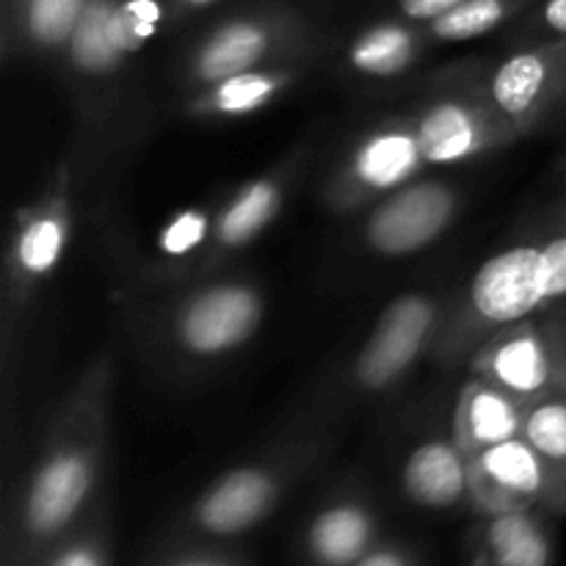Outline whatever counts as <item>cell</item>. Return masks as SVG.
<instances>
[{
    "instance_id": "6da1fadb",
    "label": "cell",
    "mask_w": 566,
    "mask_h": 566,
    "mask_svg": "<svg viewBox=\"0 0 566 566\" xmlns=\"http://www.w3.org/2000/svg\"><path fill=\"white\" fill-rule=\"evenodd\" d=\"M169 28L166 0H88L53 61L75 114L72 155L81 175L130 153L147 130L142 55Z\"/></svg>"
},
{
    "instance_id": "30bf717a",
    "label": "cell",
    "mask_w": 566,
    "mask_h": 566,
    "mask_svg": "<svg viewBox=\"0 0 566 566\" xmlns=\"http://www.w3.org/2000/svg\"><path fill=\"white\" fill-rule=\"evenodd\" d=\"M310 158H313V147H307V144L293 147L269 169L258 171L254 177H247L243 182L232 186L230 191L219 193L213 199L208 243L166 285L230 271L232 260L247 252L249 247H254L280 219L285 205L291 202L293 191H296L298 180H302L304 169H307Z\"/></svg>"
},
{
    "instance_id": "44dd1931",
    "label": "cell",
    "mask_w": 566,
    "mask_h": 566,
    "mask_svg": "<svg viewBox=\"0 0 566 566\" xmlns=\"http://www.w3.org/2000/svg\"><path fill=\"white\" fill-rule=\"evenodd\" d=\"M376 514L363 497H335L313 514L304 547L318 566H354L374 551Z\"/></svg>"
},
{
    "instance_id": "4316f807",
    "label": "cell",
    "mask_w": 566,
    "mask_h": 566,
    "mask_svg": "<svg viewBox=\"0 0 566 566\" xmlns=\"http://www.w3.org/2000/svg\"><path fill=\"white\" fill-rule=\"evenodd\" d=\"M50 566H105V558L97 542L77 536V539L61 545V551L55 553Z\"/></svg>"
},
{
    "instance_id": "8992f818",
    "label": "cell",
    "mask_w": 566,
    "mask_h": 566,
    "mask_svg": "<svg viewBox=\"0 0 566 566\" xmlns=\"http://www.w3.org/2000/svg\"><path fill=\"white\" fill-rule=\"evenodd\" d=\"M451 293L407 291L390 298L363 337L357 352L337 368L329 385L315 396L304 420L329 426L348 409L374 407L398 390L429 354L446 324Z\"/></svg>"
},
{
    "instance_id": "9a60e30c",
    "label": "cell",
    "mask_w": 566,
    "mask_h": 566,
    "mask_svg": "<svg viewBox=\"0 0 566 566\" xmlns=\"http://www.w3.org/2000/svg\"><path fill=\"white\" fill-rule=\"evenodd\" d=\"M470 503L484 514L523 512L536 503L562 506V492L539 453L523 440L501 442L468 459Z\"/></svg>"
},
{
    "instance_id": "7402d4cb",
    "label": "cell",
    "mask_w": 566,
    "mask_h": 566,
    "mask_svg": "<svg viewBox=\"0 0 566 566\" xmlns=\"http://www.w3.org/2000/svg\"><path fill=\"white\" fill-rule=\"evenodd\" d=\"M481 542L490 566H551V539L531 509L486 514Z\"/></svg>"
},
{
    "instance_id": "484cf974",
    "label": "cell",
    "mask_w": 566,
    "mask_h": 566,
    "mask_svg": "<svg viewBox=\"0 0 566 566\" xmlns=\"http://www.w3.org/2000/svg\"><path fill=\"white\" fill-rule=\"evenodd\" d=\"M464 0H390L392 17H401V20L409 22H429L434 17L446 14V11L457 9Z\"/></svg>"
},
{
    "instance_id": "f546056e",
    "label": "cell",
    "mask_w": 566,
    "mask_h": 566,
    "mask_svg": "<svg viewBox=\"0 0 566 566\" xmlns=\"http://www.w3.org/2000/svg\"><path fill=\"white\" fill-rule=\"evenodd\" d=\"M169 566H232V564L221 562V558H213V556H182L177 558V562H171Z\"/></svg>"
},
{
    "instance_id": "3957f363",
    "label": "cell",
    "mask_w": 566,
    "mask_h": 566,
    "mask_svg": "<svg viewBox=\"0 0 566 566\" xmlns=\"http://www.w3.org/2000/svg\"><path fill=\"white\" fill-rule=\"evenodd\" d=\"M130 315L144 354L171 374L219 368L263 329L269 296L258 276L221 274L155 287Z\"/></svg>"
},
{
    "instance_id": "2e32d148",
    "label": "cell",
    "mask_w": 566,
    "mask_h": 566,
    "mask_svg": "<svg viewBox=\"0 0 566 566\" xmlns=\"http://www.w3.org/2000/svg\"><path fill=\"white\" fill-rule=\"evenodd\" d=\"M315 61H282L221 77L182 94V114L193 122H241L280 103L310 75Z\"/></svg>"
},
{
    "instance_id": "4fadbf2b",
    "label": "cell",
    "mask_w": 566,
    "mask_h": 566,
    "mask_svg": "<svg viewBox=\"0 0 566 566\" xmlns=\"http://www.w3.org/2000/svg\"><path fill=\"white\" fill-rule=\"evenodd\" d=\"M407 111L418 127L431 171L459 169L520 142L517 130L509 127L468 83L459 81L453 66L442 72L431 92L415 99Z\"/></svg>"
},
{
    "instance_id": "7c38bea8",
    "label": "cell",
    "mask_w": 566,
    "mask_h": 566,
    "mask_svg": "<svg viewBox=\"0 0 566 566\" xmlns=\"http://www.w3.org/2000/svg\"><path fill=\"white\" fill-rule=\"evenodd\" d=\"M462 208L464 188L442 171H431L359 210L357 241L370 258H415L448 235Z\"/></svg>"
},
{
    "instance_id": "52a82bcc",
    "label": "cell",
    "mask_w": 566,
    "mask_h": 566,
    "mask_svg": "<svg viewBox=\"0 0 566 566\" xmlns=\"http://www.w3.org/2000/svg\"><path fill=\"white\" fill-rule=\"evenodd\" d=\"M321 48L324 36L307 14L276 0H254L221 14L182 48L175 86L188 94L254 66L315 61Z\"/></svg>"
},
{
    "instance_id": "ac0fdd59",
    "label": "cell",
    "mask_w": 566,
    "mask_h": 566,
    "mask_svg": "<svg viewBox=\"0 0 566 566\" xmlns=\"http://www.w3.org/2000/svg\"><path fill=\"white\" fill-rule=\"evenodd\" d=\"M434 50L420 22L381 17L359 28L343 48V70L365 83L401 81Z\"/></svg>"
},
{
    "instance_id": "603a6c76",
    "label": "cell",
    "mask_w": 566,
    "mask_h": 566,
    "mask_svg": "<svg viewBox=\"0 0 566 566\" xmlns=\"http://www.w3.org/2000/svg\"><path fill=\"white\" fill-rule=\"evenodd\" d=\"M534 3L536 0H464L457 9L423 22V31L434 48L475 42L490 33H503Z\"/></svg>"
},
{
    "instance_id": "ba28073f",
    "label": "cell",
    "mask_w": 566,
    "mask_h": 566,
    "mask_svg": "<svg viewBox=\"0 0 566 566\" xmlns=\"http://www.w3.org/2000/svg\"><path fill=\"white\" fill-rule=\"evenodd\" d=\"M324 448V426L302 420L296 431L274 442L263 457L216 475L188 509V528L213 539H230L258 528Z\"/></svg>"
},
{
    "instance_id": "8fae6325",
    "label": "cell",
    "mask_w": 566,
    "mask_h": 566,
    "mask_svg": "<svg viewBox=\"0 0 566 566\" xmlns=\"http://www.w3.org/2000/svg\"><path fill=\"white\" fill-rule=\"evenodd\" d=\"M431 175L409 111L387 114L354 133L321 186V202L335 216H357L376 199Z\"/></svg>"
},
{
    "instance_id": "83f0119b",
    "label": "cell",
    "mask_w": 566,
    "mask_h": 566,
    "mask_svg": "<svg viewBox=\"0 0 566 566\" xmlns=\"http://www.w3.org/2000/svg\"><path fill=\"white\" fill-rule=\"evenodd\" d=\"M219 0H166V9H169V25H177V22H186L191 17L202 14L210 6H216Z\"/></svg>"
},
{
    "instance_id": "e0dca14e",
    "label": "cell",
    "mask_w": 566,
    "mask_h": 566,
    "mask_svg": "<svg viewBox=\"0 0 566 566\" xmlns=\"http://www.w3.org/2000/svg\"><path fill=\"white\" fill-rule=\"evenodd\" d=\"M88 0H0L3 64H50L75 33Z\"/></svg>"
},
{
    "instance_id": "ffe728a7",
    "label": "cell",
    "mask_w": 566,
    "mask_h": 566,
    "mask_svg": "<svg viewBox=\"0 0 566 566\" xmlns=\"http://www.w3.org/2000/svg\"><path fill=\"white\" fill-rule=\"evenodd\" d=\"M523 412L525 407L517 398L503 392L492 381L470 374L468 381L459 387L457 403H453L451 434L470 459L486 448L520 437Z\"/></svg>"
},
{
    "instance_id": "9c48e42d",
    "label": "cell",
    "mask_w": 566,
    "mask_h": 566,
    "mask_svg": "<svg viewBox=\"0 0 566 566\" xmlns=\"http://www.w3.org/2000/svg\"><path fill=\"white\" fill-rule=\"evenodd\" d=\"M520 138L566 122V39L512 48L495 64L453 66Z\"/></svg>"
},
{
    "instance_id": "5bb4252c",
    "label": "cell",
    "mask_w": 566,
    "mask_h": 566,
    "mask_svg": "<svg viewBox=\"0 0 566 566\" xmlns=\"http://www.w3.org/2000/svg\"><path fill=\"white\" fill-rule=\"evenodd\" d=\"M470 374L492 381L523 407L566 387V307L495 332L473 357Z\"/></svg>"
},
{
    "instance_id": "277c9868",
    "label": "cell",
    "mask_w": 566,
    "mask_h": 566,
    "mask_svg": "<svg viewBox=\"0 0 566 566\" xmlns=\"http://www.w3.org/2000/svg\"><path fill=\"white\" fill-rule=\"evenodd\" d=\"M566 307V219L490 254L451 293L431 357L446 368L468 359L495 332Z\"/></svg>"
},
{
    "instance_id": "cb8c5ba5",
    "label": "cell",
    "mask_w": 566,
    "mask_h": 566,
    "mask_svg": "<svg viewBox=\"0 0 566 566\" xmlns=\"http://www.w3.org/2000/svg\"><path fill=\"white\" fill-rule=\"evenodd\" d=\"M520 437L547 464L566 506V387L525 407Z\"/></svg>"
},
{
    "instance_id": "5b68a950",
    "label": "cell",
    "mask_w": 566,
    "mask_h": 566,
    "mask_svg": "<svg viewBox=\"0 0 566 566\" xmlns=\"http://www.w3.org/2000/svg\"><path fill=\"white\" fill-rule=\"evenodd\" d=\"M81 169L75 155L66 153L50 169L31 202L11 216L0 274V392L6 420L11 412L17 376L31 315L44 285L55 276L75 227V188Z\"/></svg>"
},
{
    "instance_id": "7a4b0ae2",
    "label": "cell",
    "mask_w": 566,
    "mask_h": 566,
    "mask_svg": "<svg viewBox=\"0 0 566 566\" xmlns=\"http://www.w3.org/2000/svg\"><path fill=\"white\" fill-rule=\"evenodd\" d=\"M114 379V354H94L55 403L17 503V534L25 545L64 539L86 514L108 453Z\"/></svg>"
},
{
    "instance_id": "d4e9b609",
    "label": "cell",
    "mask_w": 566,
    "mask_h": 566,
    "mask_svg": "<svg viewBox=\"0 0 566 566\" xmlns=\"http://www.w3.org/2000/svg\"><path fill=\"white\" fill-rule=\"evenodd\" d=\"M553 39H566V0H536L520 20L503 31L509 50L553 42Z\"/></svg>"
},
{
    "instance_id": "d6986e66",
    "label": "cell",
    "mask_w": 566,
    "mask_h": 566,
    "mask_svg": "<svg viewBox=\"0 0 566 566\" xmlns=\"http://www.w3.org/2000/svg\"><path fill=\"white\" fill-rule=\"evenodd\" d=\"M401 486L415 506L431 512L470 501L468 457L451 431L415 442L401 464Z\"/></svg>"
},
{
    "instance_id": "f1b7e54d",
    "label": "cell",
    "mask_w": 566,
    "mask_h": 566,
    "mask_svg": "<svg viewBox=\"0 0 566 566\" xmlns=\"http://www.w3.org/2000/svg\"><path fill=\"white\" fill-rule=\"evenodd\" d=\"M354 566H409V558L398 547H374Z\"/></svg>"
}]
</instances>
